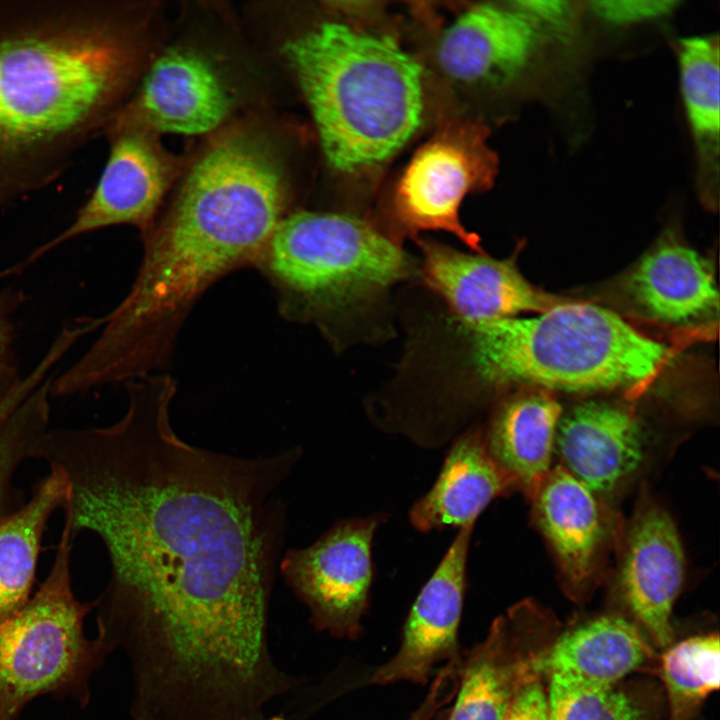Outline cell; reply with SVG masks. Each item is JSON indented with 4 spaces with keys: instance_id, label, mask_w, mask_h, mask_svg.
<instances>
[{
    "instance_id": "6da1fadb",
    "label": "cell",
    "mask_w": 720,
    "mask_h": 720,
    "mask_svg": "<svg viewBox=\"0 0 720 720\" xmlns=\"http://www.w3.org/2000/svg\"><path fill=\"white\" fill-rule=\"evenodd\" d=\"M126 388L117 422L49 428L31 454L64 476L74 537L90 532L106 550L97 639L123 647L133 674L167 694L246 686L271 663L267 610L286 530L277 491L300 450L242 458L196 447L172 426L170 376Z\"/></svg>"
},
{
    "instance_id": "7a4b0ae2",
    "label": "cell",
    "mask_w": 720,
    "mask_h": 720,
    "mask_svg": "<svg viewBox=\"0 0 720 720\" xmlns=\"http://www.w3.org/2000/svg\"><path fill=\"white\" fill-rule=\"evenodd\" d=\"M136 6L0 0V208L55 181L130 95Z\"/></svg>"
},
{
    "instance_id": "3957f363",
    "label": "cell",
    "mask_w": 720,
    "mask_h": 720,
    "mask_svg": "<svg viewBox=\"0 0 720 720\" xmlns=\"http://www.w3.org/2000/svg\"><path fill=\"white\" fill-rule=\"evenodd\" d=\"M332 167L380 164L417 130L422 70L396 41L327 22L283 46Z\"/></svg>"
},
{
    "instance_id": "277c9868",
    "label": "cell",
    "mask_w": 720,
    "mask_h": 720,
    "mask_svg": "<svg viewBox=\"0 0 720 720\" xmlns=\"http://www.w3.org/2000/svg\"><path fill=\"white\" fill-rule=\"evenodd\" d=\"M460 323L468 371L483 387L634 390L647 385L671 356L665 344L591 303L563 301L533 317Z\"/></svg>"
},
{
    "instance_id": "5b68a950",
    "label": "cell",
    "mask_w": 720,
    "mask_h": 720,
    "mask_svg": "<svg viewBox=\"0 0 720 720\" xmlns=\"http://www.w3.org/2000/svg\"><path fill=\"white\" fill-rule=\"evenodd\" d=\"M254 265L275 288L282 315L319 325L413 272L402 248L366 221L310 211L287 214Z\"/></svg>"
},
{
    "instance_id": "8992f818",
    "label": "cell",
    "mask_w": 720,
    "mask_h": 720,
    "mask_svg": "<svg viewBox=\"0 0 720 720\" xmlns=\"http://www.w3.org/2000/svg\"><path fill=\"white\" fill-rule=\"evenodd\" d=\"M74 536L64 521L51 569L38 591L0 624V720H15L34 697L70 693L83 701L88 679L107 652L84 636L94 603L76 599L71 583Z\"/></svg>"
},
{
    "instance_id": "52a82bcc",
    "label": "cell",
    "mask_w": 720,
    "mask_h": 720,
    "mask_svg": "<svg viewBox=\"0 0 720 720\" xmlns=\"http://www.w3.org/2000/svg\"><path fill=\"white\" fill-rule=\"evenodd\" d=\"M477 123L453 122L438 131L414 155L397 186L394 211L408 232L442 230L483 252L479 238L459 220V208L471 192L488 188L497 159Z\"/></svg>"
},
{
    "instance_id": "ba28073f",
    "label": "cell",
    "mask_w": 720,
    "mask_h": 720,
    "mask_svg": "<svg viewBox=\"0 0 720 720\" xmlns=\"http://www.w3.org/2000/svg\"><path fill=\"white\" fill-rule=\"evenodd\" d=\"M383 514L337 522L312 545L286 551L278 568L308 607L312 624L338 638L356 639L369 605L375 531Z\"/></svg>"
},
{
    "instance_id": "9c48e42d",
    "label": "cell",
    "mask_w": 720,
    "mask_h": 720,
    "mask_svg": "<svg viewBox=\"0 0 720 720\" xmlns=\"http://www.w3.org/2000/svg\"><path fill=\"white\" fill-rule=\"evenodd\" d=\"M107 162L89 198L71 223L33 251L13 272L77 237L116 225L137 227L142 236L154 224L165 195L182 172L184 161L168 152L159 135L124 129L105 134Z\"/></svg>"
},
{
    "instance_id": "30bf717a",
    "label": "cell",
    "mask_w": 720,
    "mask_h": 720,
    "mask_svg": "<svg viewBox=\"0 0 720 720\" xmlns=\"http://www.w3.org/2000/svg\"><path fill=\"white\" fill-rule=\"evenodd\" d=\"M558 635L554 616L530 600L497 617L460 659L448 720H503L521 690L542 678L543 659Z\"/></svg>"
},
{
    "instance_id": "8fae6325",
    "label": "cell",
    "mask_w": 720,
    "mask_h": 720,
    "mask_svg": "<svg viewBox=\"0 0 720 720\" xmlns=\"http://www.w3.org/2000/svg\"><path fill=\"white\" fill-rule=\"evenodd\" d=\"M230 98L212 66L183 49L161 54L146 71L136 93L113 115L103 134L139 129L156 135H198L217 129Z\"/></svg>"
},
{
    "instance_id": "7c38bea8",
    "label": "cell",
    "mask_w": 720,
    "mask_h": 720,
    "mask_svg": "<svg viewBox=\"0 0 720 720\" xmlns=\"http://www.w3.org/2000/svg\"><path fill=\"white\" fill-rule=\"evenodd\" d=\"M473 526L467 524L459 530L412 605L398 651L372 673L368 684L425 685L439 664L460 660L458 631Z\"/></svg>"
},
{
    "instance_id": "4fadbf2b",
    "label": "cell",
    "mask_w": 720,
    "mask_h": 720,
    "mask_svg": "<svg viewBox=\"0 0 720 720\" xmlns=\"http://www.w3.org/2000/svg\"><path fill=\"white\" fill-rule=\"evenodd\" d=\"M684 564L682 543L669 513L650 499L641 500L625 537L617 587L633 618L660 648L673 641L671 615Z\"/></svg>"
},
{
    "instance_id": "5bb4252c",
    "label": "cell",
    "mask_w": 720,
    "mask_h": 720,
    "mask_svg": "<svg viewBox=\"0 0 720 720\" xmlns=\"http://www.w3.org/2000/svg\"><path fill=\"white\" fill-rule=\"evenodd\" d=\"M426 284L441 296L462 323L542 312L563 302L530 284L514 258L495 259L448 245L417 239Z\"/></svg>"
},
{
    "instance_id": "9a60e30c",
    "label": "cell",
    "mask_w": 720,
    "mask_h": 720,
    "mask_svg": "<svg viewBox=\"0 0 720 720\" xmlns=\"http://www.w3.org/2000/svg\"><path fill=\"white\" fill-rule=\"evenodd\" d=\"M530 497L534 519L554 553L566 592L583 600L597 582L611 535L600 497L560 465Z\"/></svg>"
},
{
    "instance_id": "2e32d148",
    "label": "cell",
    "mask_w": 720,
    "mask_h": 720,
    "mask_svg": "<svg viewBox=\"0 0 720 720\" xmlns=\"http://www.w3.org/2000/svg\"><path fill=\"white\" fill-rule=\"evenodd\" d=\"M645 452L643 424L623 404L586 401L560 418L554 446L560 466L599 497L628 480Z\"/></svg>"
},
{
    "instance_id": "e0dca14e",
    "label": "cell",
    "mask_w": 720,
    "mask_h": 720,
    "mask_svg": "<svg viewBox=\"0 0 720 720\" xmlns=\"http://www.w3.org/2000/svg\"><path fill=\"white\" fill-rule=\"evenodd\" d=\"M512 5V4H511ZM540 29L521 10L484 3L463 13L444 33L438 58L452 78L470 84H504L530 63Z\"/></svg>"
},
{
    "instance_id": "ac0fdd59",
    "label": "cell",
    "mask_w": 720,
    "mask_h": 720,
    "mask_svg": "<svg viewBox=\"0 0 720 720\" xmlns=\"http://www.w3.org/2000/svg\"><path fill=\"white\" fill-rule=\"evenodd\" d=\"M624 290L645 318L676 327L717 321L719 296L712 265L673 236L664 237L628 274Z\"/></svg>"
},
{
    "instance_id": "d6986e66",
    "label": "cell",
    "mask_w": 720,
    "mask_h": 720,
    "mask_svg": "<svg viewBox=\"0 0 720 720\" xmlns=\"http://www.w3.org/2000/svg\"><path fill=\"white\" fill-rule=\"evenodd\" d=\"M562 408L548 391L532 388L503 402L486 434L487 451L512 487L531 496L552 469Z\"/></svg>"
},
{
    "instance_id": "ffe728a7",
    "label": "cell",
    "mask_w": 720,
    "mask_h": 720,
    "mask_svg": "<svg viewBox=\"0 0 720 720\" xmlns=\"http://www.w3.org/2000/svg\"><path fill=\"white\" fill-rule=\"evenodd\" d=\"M513 488L489 455L484 434L470 430L451 447L437 481L410 510L413 526L423 532L474 524L497 496Z\"/></svg>"
},
{
    "instance_id": "44dd1931",
    "label": "cell",
    "mask_w": 720,
    "mask_h": 720,
    "mask_svg": "<svg viewBox=\"0 0 720 720\" xmlns=\"http://www.w3.org/2000/svg\"><path fill=\"white\" fill-rule=\"evenodd\" d=\"M654 655L636 624L606 615L559 633L543 659L542 672L609 687L641 669Z\"/></svg>"
},
{
    "instance_id": "7402d4cb",
    "label": "cell",
    "mask_w": 720,
    "mask_h": 720,
    "mask_svg": "<svg viewBox=\"0 0 720 720\" xmlns=\"http://www.w3.org/2000/svg\"><path fill=\"white\" fill-rule=\"evenodd\" d=\"M68 493L64 476L49 469L29 500L0 520V624L29 601L46 525Z\"/></svg>"
},
{
    "instance_id": "603a6c76",
    "label": "cell",
    "mask_w": 720,
    "mask_h": 720,
    "mask_svg": "<svg viewBox=\"0 0 720 720\" xmlns=\"http://www.w3.org/2000/svg\"><path fill=\"white\" fill-rule=\"evenodd\" d=\"M719 37L695 36L678 45L681 92L695 139L698 186L702 198L716 207L719 184Z\"/></svg>"
},
{
    "instance_id": "cb8c5ba5",
    "label": "cell",
    "mask_w": 720,
    "mask_h": 720,
    "mask_svg": "<svg viewBox=\"0 0 720 720\" xmlns=\"http://www.w3.org/2000/svg\"><path fill=\"white\" fill-rule=\"evenodd\" d=\"M718 633L689 637L663 653L659 674L669 703V720H692L704 700L719 688Z\"/></svg>"
},
{
    "instance_id": "d4e9b609",
    "label": "cell",
    "mask_w": 720,
    "mask_h": 720,
    "mask_svg": "<svg viewBox=\"0 0 720 720\" xmlns=\"http://www.w3.org/2000/svg\"><path fill=\"white\" fill-rule=\"evenodd\" d=\"M549 678L548 720H648V705L631 691L557 674Z\"/></svg>"
},
{
    "instance_id": "484cf974",
    "label": "cell",
    "mask_w": 720,
    "mask_h": 720,
    "mask_svg": "<svg viewBox=\"0 0 720 720\" xmlns=\"http://www.w3.org/2000/svg\"><path fill=\"white\" fill-rule=\"evenodd\" d=\"M0 273V278L3 277ZM21 290L6 288L0 291V400L8 396L23 381L14 351V316L25 302Z\"/></svg>"
},
{
    "instance_id": "4316f807",
    "label": "cell",
    "mask_w": 720,
    "mask_h": 720,
    "mask_svg": "<svg viewBox=\"0 0 720 720\" xmlns=\"http://www.w3.org/2000/svg\"><path fill=\"white\" fill-rule=\"evenodd\" d=\"M678 1H591V9L601 18L615 24H629L669 14Z\"/></svg>"
},
{
    "instance_id": "83f0119b",
    "label": "cell",
    "mask_w": 720,
    "mask_h": 720,
    "mask_svg": "<svg viewBox=\"0 0 720 720\" xmlns=\"http://www.w3.org/2000/svg\"><path fill=\"white\" fill-rule=\"evenodd\" d=\"M512 5L525 13L540 31L543 27L567 28L572 16L571 3L567 1H516Z\"/></svg>"
},
{
    "instance_id": "f1b7e54d",
    "label": "cell",
    "mask_w": 720,
    "mask_h": 720,
    "mask_svg": "<svg viewBox=\"0 0 720 720\" xmlns=\"http://www.w3.org/2000/svg\"><path fill=\"white\" fill-rule=\"evenodd\" d=\"M541 679L521 690L503 720H548L547 691Z\"/></svg>"
},
{
    "instance_id": "f546056e",
    "label": "cell",
    "mask_w": 720,
    "mask_h": 720,
    "mask_svg": "<svg viewBox=\"0 0 720 720\" xmlns=\"http://www.w3.org/2000/svg\"><path fill=\"white\" fill-rule=\"evenodd\" d=\"M444 689L432 685L420 706L411 714L408 720H431L436 711L448 702Z\"/></svg>"
},
{
    "instance_id": "4dcf8cb0",
    "label": "cell",
    "mask_w": 720,
    "mask_h": 720,
    "mask_svg": "<svg viewBox=\"0 0 720 720\" xmlns=\"http://www.w3.org/2000/svg\"><path fill=\"white\" fill-rule=\"evenodd\" d=\"M5 417H6L5 410L0 407V424L4 421Z\"/></svg>"
}]
</instances>
